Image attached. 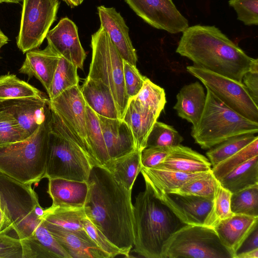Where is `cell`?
I'll return each mask as SVG.
<instances>
[{"label":"cell","mask_w":258,"mask_h":258,"mask_svg":"<svg viewBox=\"0 0 258 258\" xmlns=\"http://www.w3.org/2000/svg\"><path fill=\"white\" fill-rule=\"evenodd\" d=\"M141 153L140 151L136 149L123 156L110 159L103 167L110 172L115 180L127 190H132L141 170Z\"/></svg>","instance_id":"28"},{"label":"cell","mask_w":258,"mask_h":258,"mask_svg":"<svg viewBox=\"0 0 258 258\" xmlns=\"http://www.w3.org/2000/svg\"><path fill=\"white\" fill-rule=\"evenodd\" d=\"M27 138L14 116L5 110L0 109V146Z\"/></svg>","instance_id":"41"},{"label":"cell","mask_w":258,"mask_h":258,"mask_svg":"<svg viewBox=\"0 0 258 258\" xmlns=\"http://www.w3.org/2000/svg\"><path fill=\"white\" fill-rule=\"evenodd\" d=\"M81 91L86 105L97 115L121 119L110 88L102 82L87 77Z\"/></svg>","instance_id":"24"},{"label":"cell","mask_w":258,"mask_h":258,"mask_svg":"<svg viewBox=\"0 0 258 258\" xmlns=\"http://www.w3.org/2000/svg\"><path fill=\"white\" fill-rule=\"evenodd\" d=\"M48 179L47 192L52 199L51 207L66 208L84 207L89 191L88 182L62 178Z\"/></svg>","instance_id":"22"},{"label":"cell","mask_w":258,"mask_h":258,"mask_svg":"<svg viewBox=\"0 0 258 258\" xmlns=\"http://www.w3.org/2000/svg\"><path fill=\"white\" fill-rule=\"evenodd\" d=\"M133 216L134 251L146 258H162L169 238L186 225L155 196L147 182L136 197Z\"/></svg>","instance_id":"3"},{"label":"cell","mask_w":258,"mask_h":258,"mask_svg":"<svg viewBox=\"0 0 258 258\" xmlns=\"http://www.w3.org/2000/svg\"><path fill=\"white\" fill-rule=\"evenodd\" d=\"M232 193L219 185L212 207L205 220L204 225L213 228L220 221L232 216L230 208Z\"/></svg>","instance_id":"40"},{"label":"cell","mask_w":258,"mask_h":258,"mask_svg":"<svg viewBox=\"0 0 258 258\" xmlns=\"http://www.w3.org/2000/svg\"><path fill=\"white\" fill-rule=\"evenodd\" d=\"M229 5L236 11L237 19L245 25L258 24V0H229Z\"/></svg>","instance_id":"43"},{"label":"cell","mask_w":258,"mask_h":258,"mask_svg":"<svg viewBox=\"0 0 258 258\" xmlns=\"http://www.w3.org/2000/svg\"><path fill=\"white\" fill-rule=\"evenodd\" d=\"M233 258L215 229L205 225H185L165 244L162 258Z\"/></svg>","instance_id":"9"},{"label":"cell","mask_w":258,"mask_h":258,"mask_svg":"<svg viewBox=\"0 0 258 258\" xmlns=\"http://www.w3.org/2000/svg\"><path fill=\"white\" fill-rule=\"evenodd\" d=\"M50 115L51 112L46 120L25 140L0 146V171L27 184H37L44 178Z\"/></svg>","instance_id":"5"},{"label":"cell","mask_w":258,"mask_h":258,"mask_svg":"<svg viewBox=\"0 0 258 258\" xmlns=\"http://www.w3.org/2000/svg\"><path fill=\"white\" fill-rule=\"evenodd\" d=\"M86 217L84 208H66L50 207L45 209L41 219L47 224L74 231L85 230L83 220Z\"/></svg>","instance_id":"30"},{"label":"cell","mask_w":258,"mask_h":258,"mask_svg":"<svg viewBox=\"0 0 258 258\" xmlns=\"http://www.w3.org/2000/svg\"><path fill=\"white\" fill-rule=\"evenodd\" d=\"M9 41L8 37L0 30V49Z\"/></svg>","instance_id":"52"},{"label":"cell","mask_w":258,"mask_h":258,"mask_svg":"<svg viewBox=\"0 0 258 258\" xmlns=\"http://www.w3.org/2000/svg\"><path fill=\"white\" fill-rule=\"evenodd\" d=\"M257 223L258 217L234 214L220 221L213 228L233 258H235L237 250Z\"/></svg>","instance_id":"21"},{"label":"cell","mask_w":258,"mask_h":258,"mask_svg":"<svg viewBox=\"0 0 258 258\" xmlns=\"http://www.w3.org/2000/svg\"><path fill=\"white\" fill-rule=\"evenodd\" d=\"M211 166L210 162L205 156L180 144L170 147L164 160L152 168L195 173L211 171Z\"/></svg>","instance_id":"23"},{"label":"cell","mask_w":258,"mask_h":258,"mask_svg":"<svg viewBox=\"0 0 258 258\" xmlns=\"http://www.w3.org/2000/svg\"><path fill=\"white\" fill-rule=\"evenodd\" d=\"M140 172L145 182H147L152 189L166 192H173L189 180L207 172L187 173L143 166L141 167Z\"/></svg>","instance_id":"27"},{"label":"cell","mask_w":258,"mask_h":258,"mask_svg":"<svg viewBox=\"0 0 258 258\" xmlns=\"http://www.w3.org/2000/svg\"><path fill=\"white\" fill-rule=\"evenodd\" d=\"M86 134L88 144L100 167L109 160L105 143L98 115L86 105Z\"/></svg>","instance_id":"31"},{"label":"cell","mask_w":258,"mask_h":258,"mask_svg":"<svg viewBox=\"0 0 258 258\" xmlns=\"http://www.w3.org/2000/svg\"><path fill=\"white\" fill-rule=\"evenodd\" d=\"M42 222L71 258H110L95 244L85 230L71 231Z\"/></svg>","instance_id":"19"},{"label":"cell","mask_w":258,"mask_h":258,"mask_svg":"<svg viewBox=\"0 0 258 258\" xmlns=\"http://www.w3.org/2000/svg\"><path fill=\"white\" fill-rule=\"evenodd\" d=\"M123 78L125 93L128 100L138 94L147 79L140 73L136 66L124 60Z\"/></svg>","instance_id":"44"},{"label":"cell","mask_w":258,"mask_h":258,"mask_svg":"<svg viewBox=\"0 0 258 258\" xmlns=\"http://www.w3.org/2000/svg\"><path fill=\"white\" fill-rule=\"evenodd\" d=\"M258 248V225L245 238L236 251L235 257L238 254Z\"/></svg>","instance_id":"49"},{"label":"cell","mask_w":258,"mask_h":258,"mask_svg":"<svg viewBox=\"0 0 258 258\" xmlns=\"http://www.w3.org/2000/svg\"><path fill=\"white\" fill-rule=\"evenodd\" d=\"M32 184L23 183L0 171V207L9 219L18 238L32 235L42 219L34 213L39 205Z\"/></svg>","instance_id":"8"},{"label":"cell","mask_w":258,"mask_h":258,"mask_svg":"<svg viewBox=\"0 0 258 258\" xmlns=\"http://www.w3.org/2000/svg\"><path fill=\"white\" fill-rule=\"evenodd\" d=\"M230 208L234 214L258 217V184L232 193Z\"/></svg>","instance_id":"36"},{"label":"cell","mask_w":258,"mask_h":258,"mask_svg":"<svg viewBox=\"0 0 258 258\" xmlns=\"http://www.w3.org/2000/svg\"><path fill=\"white\" fill-rule=\"evenodd\" d=\"M183 141V137L172 126L157 121L148 137L146 147H172Z\"/></svg>","instance_id":"39"},{"label":"cell","mask_w":258,"mask_h":258,"mask_svg":"<svg viewBox=\"0 0 258 258\" xmlns=\"http://www.w3.org/2000/svg\"><path fill=\"white\" fill-rule=\"evenodd\" d=\"M17 45L23 53L38 48L56 20L58 0H23Z\"/></svg>","instance_id":"11"},{"label":"cell","mask_w":258,"mask_h":258,"mask_svg":"<svg viewBox=\"0 0 258 258\" xmlns=\"http://www.w3.org/2000/svg\"><path fill=\"white\" fill-rule=\"evenodd\" d=\"M78 67L60 56L48 96L52 100L66 90L79 85Z\"/></svg>","instance_id":"33"},{"label":"cell","mask_w":258,"mask_h":258,"mask_svg":"<svg viewBox=\"0 0 258 258\" xmlns=\"http://www.w3.org/2000/svg\"><path fill=\"white\" fill-rule=\"evenodd\" d=\"M152 189L155 196L183 223L186 225H204L213 201L192 195Z\"/></svg>","instance_id":"16"},{"label":"cell","mask_w":258,"mask_h":258,"mask_svg":"<svg viewBox=\"0 0 258 258\" xmlns=\"http://www.w3.org/2000/svg\"><path fill=\"white\" fill-rule=\"evenodd\" d=\"M84 230L95 244L109 256L110 258L121 255L115 245L92 223L86 217L82 221Z\"/></svg>","instance_id":"45"},{"label":"cell","mask_w":258,"mask_h":258,"mask_svg":"<svg viewBox=\"0 0 258 258\" xmlns=\"http://www.w3.org/2000/svg\"><path fill=\"white\" fill-rule=\"evenodd\" d=\"M0 109L14 116L28 138L46 120L51 112L48 96L6 101L0 103Z\"/></svg>","instance_id":"14"},{"label":"cell","mask_w":258,"mask_h":258,"mask_svg":"<svg viewBox=\"0 0 258 258\" xmlns=\"http://www.w3.org/2000/svg\"><path fill=\"white\" fill-rule=\"evenodd\" d=\"M242 82L245 86L254 102L258 105L257 58H256L250 70L243 75Z\"/></svg>","instance_id":"48"},{"label":"cell","mask_w":258,"mask_h":258,"mask_svg":"<svg viewBox=\"0 0 258 258\" xmlns=\"http://www.w3.org/2000/svg\"><path fill=\"white\" fill-rule=\"evenodd\" d=\"M12 230L10 222L4 211L0 207V232L7 233Z\"/></svg>","instance_id":"50"},{"label":"cell","mask_w":258,"mask_h":258,"mask_svg":"<svg viewBox=\"0 0 258 258\" xmlns=\"http://www.w3.org/2000/svg\"><path fill=\"white\" fill-rule=\"evenodd\" d=\"M87 182L89 191L84 207L86 217L122 255L130 257L134 245L132 190L100 166L93 167Z\"/></svg>","instance_id":"1"},{"label":"cell","mask_w":258,"mask_h":258,"mask_svg":"<svg viewBox=\"0 0 258 258\" xmlns=\"http://www.w3.org/2000/svg\"><path fill=\"white\" fill-rule=\"evenodd\" d=\"M45 97L44 93L14 74L0 76V103L16 99Z\"/></svg>","instance_id":"32"},{"label":"cell","mask_w":258,"mask_h":258,"mask_svg":"<svg viewBox=\"0 0 258 258\" xmlns=\"http://www.w3.org/2000/svg\"><path fill=\"white\" fill-rule=\"evenodd\" d=\"M30 237L37 240L56 258H71L60 243L46 228L42 220Z\"/></svg>","instance_id":"42"},{"label":"cell","mask_w":258,"mask_h":258,"mask_svg":"<svg viewBox=\"0 0 258 258\" xmlns=\"http://www.w3.org/2000/svg\"><path fill=\"white\" fill-rule=\"evenodd\" d=\"M0 258H23L20 239L0 232Z\"/></svg>","instance_id":"46"},{"label":"cell","mask_w":258,"mask_h":258,"mask_svg":"<svg viewBox=\"0 0 258 258\" xmlns=\"http://www.w3.org/2000/svg\"><path fill=\"white\" fill-rule=\"evenodd\" d=\"M49 105L80 140L87 152L100 166L87 141L85 122L86 104L79 85L66 90L54 99L49 100Z\"/></svg>","instance_id":"13"},{"label":"cell","mask_w":258,"mask_h":258,"mask_svg":"<svg viewBox=\"0 0 258 258\" xmlns=\"http://www.w3.org/2000/svg\"><path fill=\"white\" fill-rule=\"evenodd\" d=\"M182 32L176 52L197 67L242 82L256 59L215 26L196 25Z\"/></svg>","instance_id":"2"},{"label":"cell","mask_w":258,"mask_h":258,"mask_svg":"<svg viewBox=\"0 0 258 258\" xmlns=\"http://www.w3.org/2000/svg\"><path fill=\"white\" fill-rule=\"evenodd\" d=\"M159 116L134 98L129 99L122 119L132 132L136 149L141 152L146 147L148 137Z\"/></svg>","instance_id":"25"},{"label":"cell","mask_w":258,"mask_h":258,"mask_svg":"<svg viewBox=\"0 0 258 258\" xmlns=\"http://www.w3.org/2000/svg\"><path fill=\"white\" fill-rule=\"evenodd\" d=\"M98 116L109 159L123 156L136 149L132 132L122 119Z\"/></svg>","instance_id":"20"},{"label":"cell","mask_w":258,"mask_h":258,"mask_svg":"<svg viewBox=\"0 0 258 258\" xmlns=\"http://www.w3.org/2000/svg\"><path fill=\"white\" fill-rule=\"evenodd\" d=\"M257 132L258 122L240 115L207 89L203 111L191 135L201 148L210 149L230 137Z\"/></svg>","instance_id":"6"},{"label":"cell","mask_w":258,"mask_h":258,"mask_svg":"<svg viewBox=\"0 0 258 258\" xmlns=\"http://www.w3.org/2000/svg\"><path fill=\"white\" fill-rule=\"evenodd\" d=\"M69 6L74 7L80 5L79 0H63Z\"/></svg>","instance_id":"53"},{"label":"cell","mask_w":258,"mask_h":258,"mask_svg":"<svg viewBox=\"0 0 258 258\" xmlns=\"http://www.w3.org/2000/svg\"><path fill=\"white\" fill-rule=\"evenodd\" d=\"M145 22L154 28L171 34L184 31L187 20L177 10L172 0H125Z\"/></svg>","instance_id":"12"},{"label":"cell","mask_w":258,"mask_h":258,"mask_svg":"<svg viewBox=\"0 0 258 258\" xmlns=\"http://www.w3.org/2000/svg\"><path fill=\"white\" fill-rule=\"evenodd\" d=\"M235 258H258V248L238 254Z\"/></svg>","instance_id":"51"},{"label":"cell","mask_w":258,"mask_h":258,"mask_svg":"<svg viewBox=\"0 0 258 258\" xmlns=\"http://www.w3.org/2000/svg\"><path fill=\"white\" fill-rule=\"evenodd\" d=\"M218 181L231 193L258 184V156L236 167Z\"/></svg>","instance_id":"29"},{"label":"cell","mask_w":258,"mask_h":258,"mask_svg":"<svg viewBox=\"0 0 258 258\" xmlns=\"http://www.w3.org/2000/svg\"><path fill=\"white\" fill-rule=\"evenodd\" d=\"M170 147H147L141 153V166L152 168L161 163L168 154Z\"/></svg>","instance_id":"47"},{"label":"cell","mask_w":258,"mask_h":258,"mask_svg":"<svg viewBox=\"0 0 258 258\" xmlns=\"http://www.w3.org/2000/svg\"><path fill=\"white\" fill-rule=\"evenodd\" d=\"M258 156V137L244 148L212 168L218 180L245 161Z\"/></svg>","instance_id":"38"},{"label":"cell","mask_w":258,"mask_h":258,"mask_svg":"<svg viewBox=\"0 0 258 258\" xmlns=\"http://www.w3.org/2000/svg\"><path fill=\"white\" fill-rule=\"evenodd\" d=\"M143 107L159 116L166 103L163 88L153 83L147 78L138 94L134 98Z\"/></svg>","instance_id":"37"},{"label":"cell","mask_w":258,"mask_h":258,"mask_svg":"<svg viewBox=\"0 0 258 258\" xmlns=\"http://www.w3.org/2000/svg\"><path fill=\"white\" fill-rule=\"evenodd\" d=\"M219 185V181L211 170L189 180L173 192L192 195L213 201Z\"/></svg>","instance_id":"35"},{"label":"cell","mask_w":258,"mask_h":258,"mask_svg":"<svg viewBox=\"0 0 258 258\" xmlns=\"http://www.w3.org/2000/svg\"><path fill=\"white\" fill-rule=\"evenodd\" d=\"M60 57L49 44L42 50L29 51L19 72L27 75L29 79L36 78L48 94Z\"/></svg>","instance_id":"18"},{"label":"cell","mask_w":258,"mask_h":258,"mask_svg":"<svg viewBox=\"0 0 258 258\" xmlns=\"http://www.w3.org/2000/svg\"><path fill=\"white\" fill-rule=\"evenodd\" d=\"M84 0H79L80 5L83 2Z\"/></svg>","instance_id":"55"},{"label":"cell","mask_w":258,"mask_h":258,"mask_svg":"<svg viewBox=\"0 0 258 258\" xmlns=\"http://www.w3.org/2000/svg\"><path fill=\"white\" fill-rule=\"evenodd\" d=\"M49 126V148L44 178L87 182L93 167L99 166L96 162L51 108Z\"/></svg>","instance_id":"4"},{"label":"cell","mask_w":258,"mask_h":258,"mask_svg":"<svg viewBox=\"0 0 258 258\" xmlns=\"http://www.w3.org/2000/svg\"><path fill=\"white\" fill-rule=\"evenodd\" d=\"M1 2V1H0Z\"/></svg>","instance_id":"56"},{"label":"cell","mask_w":258,"mask_h":258,"mask_svg":"<svg viewBox=\"0 0 258 258\" xmlns=\"http://www.w3.org/2000/svg\"><path fill=\"white\" fill-rule=\"evenodd\" d=\"M100 27L107 33L111 42L123 59L136 66L138 56L130 38L129 29L120 15L114 8L101 6L98 7Z\"/></svg>","instance_id":"17"},{"label":"cell","mask_w":258,"mask_h":258,"mask_svg":"<svg viewBox=\"0 0 258 258\" xmlns=\"http://www.w3.org/2000/svg\"><path fill=\"white\" fill-rule=\"evenodd\" d=\"M46 38L48 44L59 56L83 69L86 53L81 44L78 28L72 20L67 17L61 19Z\"/></svg>","instance_id":"15"},{"label":"cell","mask_w":258,"mask_h":258,"mask_svg":"<svg viewBox=\"0 0 258 258\" xmlns=\"http://www.w3.org/2000/svg\"><path fill=\"white\" fill-rule=\"evenodd\" d=\"M91 47L87 78L99 80L108 86L122 119L129 100L124 88L123 59L101 27L92 35Z\"/></svg>","instance_id":"7"},{"label":"cell","mask_w":258,"mask_h":258,"mask_svg":"<svg viewBox=\"0 0 258 258\" xmlns=\"http://www.w3.org/2000/svg\"><path fill=\"white\" fill-rule=\"evenodd\" d=\"M257 137L253 134L235 136L210 148L206 155L212 167L229 158Z\"/></svg>","instance_id":"34"},{"label":"cell","mask_w":258,"mask_h":258,"mask_svg":"<svg viewBox=\"0 0 258 258\" xmlns=\"http://www.w3.org/2000/svg\"><path fill=\"white\" fill-rule=\"evenodd\" d=\"M3 3H15L18 4L20 2H22L23 0H1Z\"/></svg>","instance_id":"54"},{"label":"cell","mask_w":258,"mask_h":258,"mask_svg":"<svg viewBox=\"0 0 258 258\" xmlns=\"http://www.w3.org/2000/svg\"><path fill=\"white\" fill-rule=\"evenodd\" d=\"M206 94L202 84L196 81L184 85L176 95L173 108L178 115L191 123L192 126L198 122L203 111Z\"/></svg>","instance_id":"26"},{"label":"cell","mask_w":258,"mask_h":258,"mask_svg":"<svg viewBox=\"0 0 258 258\" xmlns=\"http://www.w3.org/2000/svg\"><path fill=\"white\" fill-rule=\"evenodd\" d=\"M186 71L225 105L245 118L258 122V105L242 82L195 65L187 66Z\"/></svg>","instance_id":"10"}]
</instances>
